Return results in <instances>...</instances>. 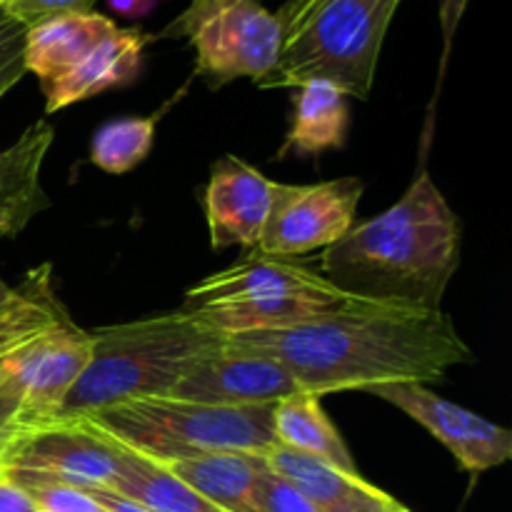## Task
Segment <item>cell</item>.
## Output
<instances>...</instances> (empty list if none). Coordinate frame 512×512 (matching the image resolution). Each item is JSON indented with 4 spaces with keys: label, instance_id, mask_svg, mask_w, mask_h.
<instances>
[{
    "label": "cell",
    "instance_id": "1",
    "mask_svg": "<svg viewBox=\"0 0 512 512\" xmlns=\"http://www.w3.org/2000/svg\"><path fill=\"white\" fill-rule=\"evenodd\" d=\"M230 338L278 358L303 393L320 398L393 383L428 385L445 378L455 365L475 360L443 308L373 300H360L295 328Z\"/></svg>",
    "mask_w": 512,
    "mask_h": 512
},
{
    "label": "cell",
    "instance_id": "2",
    "mask_svg": "<svg viewBox=\"0 0 512 512\" xmlns=\"http://www.w3.org/2000/svg\"><path fill=\"white\" fill-rule=\"evenodd\" d=\"M458 215L420 163L393 208L323 250L320 273L355 298L440 310L460 268Z\"/></svg>",
    "mask_w": 512,
    "mask_h": 512
},
{
    "label": "cell",
    "instance_id": "3",
    "mask_svg": "<svg viewBox=\"0 0 512 512\" xmlns=\"http://www.w3.org/2000/svg\"><path fill=\"white\" fill-rule=\"evenodd\" d=\"M88 368L60 405L53 423L90 410L140 398H165L205 355L223 348L228 335L193 310L150 315L130 323L88 330Z\"/></svg>",
    "mask_w": 512,
    "mask_h": 512
},
{
    "label": "cell",
    "instance_id": "4",
    "mask_svg": "<svg viewBox=\"0 0 512 512\" xmlns=\"http://www.w3.org/2000/svg\"><path fill=\"white\" fill-rule=\"evenodd\" d=\"M403 0H288L278 10L283 48L260 88L330 80L348 98L368 100L385 33Z\"/></svg>",
    "mask_w": 512,
    "mask_h": 512
},
{
    "label": "cell",
    "instance_id": "5",
    "mask_svg": "<svg viewBox=\"0 0 512 512\" xmlns=\"http://www.w3.org/2000/svg\"><path fill=\"white\" fill-rule=\"evenodd\" d=\"M98 438L155 463L223 450L265 453L275 445L273 405L230 408L180 398H140L90 410L75 420Z\"/></svg>",
    "mask_w": 512,
    "mask_h": 512
},
{
    "label": "cell",
    "instance_id": "6",
    "mask_svg": "<svg viewBox=\"0 0 512 512\" xmlns=\"http://www.w3.org/2000/svg\"><path fill=\"white\" fill-rule=\"evenodd\" d=\"M360 300L310 265L248 250L243 260L185 290L183 308L223 335H243L295 328Z\"/></svg>",
    "mask_w": 512,
    "mask_h": 512
},
{
    "label": "cell",
    "instance_id": "7",
    "mask_svg": "<svg viewBox=\"0 0 512 512\" xmlns=\"http://www.w3.org/2000/svg\"><path fill=\"white\" fill-rule=\"evenodd\" d=\"M160 35L188 40L195 75L208 88L240 78L260 83L273 73L283 48V25L263 0H190Z\"/></svg>",
    "mask_w": 512,
    "mask_h": 512
},
{
    "label": "cell",
    "instance_id": "8",
    "mask_svg": "<svg viewBox=\"0 0 512 512\" xmlns=\"http://www.w3.org/2000/svg\"><path fill=\"white\" fill-rule=\"evenodd\" d=\"M365 183L355 175L310 185L273 183L258 253L293 260L338 243L355 225Z\"/></svg>",
    "mask_w": 512,
    "mask_h": 512
},
{
    "label": "cell",
    "instance_id": "9",
    "mask_svg": "<svg viewBox=\"0 0 512 512\" xmlns=\"http://www.w3.org/2000/svg\"><path fill=\"white\" fill-rule=\"evenodd\" d=\"M295 393L303 390L278 358L228 335L223 348L205 355L183 375L170 398L253 408V405H275Z\"/></svg>",
    "mask_w": 512,
    "mask_h": 512
},
{
    "label": "cell",
    "instance_id": "10",
    "mask_svg": "<svg viewBox=\"0 0 512 512\" xmlns=\"http://www.w3.org/2000/svg\"><path fill=\"white\" fill-rule=\"evenodd\" d=\"M368 393L423 425L468 473L480 475L512 458V433L508 428L463 408V405L440 398L428 385L393 383L378 385Z\"/></svg>",
    "mask_w": 512,
    "mask_h": 512
},
{
    "label": "cell",
    "instance_id": "11",
    "mask_svg": "<svg viewBox=\"0 0 512 512\" xmlns=\"http://www.w3.org/2000/svg\"><path fill=\"white\" fill-rule=\"evenodd\" d=\"M90 353L88 330L78 328L70 315L10 350L5 365L40 423H53L60 405L88 368Z\"/></svg>",
    "mask_w": 512,
    "mask_h": 512
},
{
    "label": "cell",
    "instance_id": "12",
    "mask_svg": "<svg viewBox=\"0 0 512 512\" xmlns=\"http://www.w3.org/2000/svg\"><path fill=\"white\" fill-rule=\"evenodd\" d=\"M8 468L75 488L113 490L123 473V453L78 423H50L35 430Z\"/></svg>",
    "mask_w": 512,
    "mask_h": 512
},
{
    "label": "cell",
    "instance_id": "13",
    "mask_svg": "<svg viewBox=\"0 0 512 512\" xmlns=\"http://www.w3.org/2000/svg\"><path fill=\"white\" fill-rule=\"evenodd\" d=\"M273 205V180L238 155H223L210 168L203 193L210 245L255 250Z\"/></svg>",
    "mask_w": 512,
    "mask_h": 512
},
{
    "label": "cell",
    "instance_id": "14",
    "mask_svg": "<svg viewBox=\"0 0 512 512\" xmlns=\"http://www.w3.org/2000/svg\"><path fill=\"white\" fill-rule=\"evenodd\" d=\"M155 40L138 28H118L95 45L73 70L43 85L45 113L53 115L68 105L83 103L110 88L133 83L143 63L145 45Z\"/></svg>",
    "mask_w": 512,
    "mask_h": 512
},
{
    "label": "cell",
    "instance_id": "15",
    "mask_svg": "<svg viewBox=\"0 0 512 512\" xmlns=\"http://www.w3.org/2000/svg\"><path fill=\"white\" fill-rule=\"evenodd\" d=\"M53 138V125L38 120L13 145L0 150V238H15L35 215L50 208L40 173Z\"/></svg>",
    "mask_w": 512,
    "mask_h": 512
},
{
    "label": "cell",
    "instance_id": "16",
    "mask_svg": "<svg viewBox=\"0 0 512 512\" xmlns=\"http://www.w3.org/2000/svg\"><path fill=\"white\" fill-rule=\"evenodd\" d=\"M118 25L93 10L58 13L30 25L25 33V70L48 85L73 70Z\"/></svg>",
    "mask_w": 512,
    "mask_h": 512
},
{
    "label": "cell",
    "instance_id": "17",
    "mask_svg": "<svg viewBox=\"0 0 512 512\" xmlns=\"http://www.w3.org/2000/svg\"><path fill=\"white\" fill-rule=\"evenodd\" d=\"M263 458L275 475L288 480L320 512H355L385 493L360 473H345L325 460L295 453L283 445L265 450Z\"/></svg>",
    "mask_w": 512,
    "mask_h": 512
},
{
    "label": "cell",
    "instance_id": "18",
    "mask_svg": "<svg viewBox=\"0 0 512 512\" xmlns=\"http://www.w3.org/2000/svg\"><path fill=\"white\" fill-rule=\"evenodd\" d=\"M225 512H253V490L265 465L263 453L223 450L160 463Z\"/></svg>",
    "mask_w": 512,
    "mask_h": 512
},
{
    "label": "cell",
    "instance_id": "19",
    "mask_svg": "<svg viewBox=\"0 0 512 512\" xmlns=\"http://www.w3.org/2000/svg\"><path fill=\"white\" fill-rule=\"evenodd\" d=\"M295 90V115L278 158L288 153L320 155L323 150L343 148L350 128L348 95L323 78L305 80Z\"/></svg>",
    "mask_w": 512,
    "mask_h": 512
},
{
    "label": "cell",
    "instance_id": "20",
    "mask_svg": "<svg viewBox=\"0 0 512 512\" xmlns=\"http://www.w3.org/2000/svg\"><path fill=\"white\" fill-rule=\"evenodd\" d=\"M275 445L313 455L345 473H358L353 453L343 435L325 413L323 398L313 393H295L273 405Z\"/></svg>",
    "mask_w": 512,
    "mask_h": 512
},
{
    "label": "cell",
    "instance_id": "21",
    "mask_svg": "<svg viewBox=\"0 0 512 512\" xmlns=\"http://www.w3.org/2000/svg\"><path fill=\"white\" fill-rule=\"evenodd\" d=\"M120 453H123V473L115 483V493L145 505L150 512H225L203 498L198 490L175 478L165 465L123 448Z\"/></svg>",
    "mask_w": 512,
    "mask_h": 512
},
{
    "label": "cell",
    "instance_id": "22",
    "mask_svg": "<svg viewBox=\"0 0 512 512\" xmlns=\"http://www.w3.org/2000/svg\"><path fill=\"white\" fill-rule=\"evenodd\" d=\"M48 273L50 268L43 265L25 275L23 283L15 288V298L0 308V360L35 333L68 318L60 300L55 298Z\"/></svg>",
    "mask_w": 512,
    "mask_h": 512
},
{
    "label": "cell",
    "instance_id": "23",
    "mask_svg": "<svg viewBox=\"0 0 512 512\" xmlns=\"http://www.w3.org/2000/svg\"><path fill=\"white\" fill-rule=\"evenodd\" d=\"M155 118H115L100 125L90 138V163L113 175L138 168L155 143Z\"/></svg>",
    "mask_w": 512,
    "mask_h": 512
},
{
    "label": "cell",
    "instance_id": "24",
    "mask_svg": "<svg viewBox=\"0 0 512 512\" xmlns=\"http://www.w3.org/2000/svg\"><path fill=\"white\" fill-rule=\"evenodd\" d=\"M8 358V355H5ZM5 358L0 360V463L8 465L15 450L35 433L45 428L33 410L25 403V395L20 390L18 380L10 375Z\"/></svg>",
    "mask_w": 512,
    "mask_h": 512
},
{
    "label": "cell",
    "instance_id": "25",
    "mask_svg": "<svg viewBox=\"0 0 512 512\" xmlns=\"http://www.w3.org/2000/svg\"><path fill=\"white\" fill-rule=\"evenodd\" d=\"M10 475L18 480L20 485L30 490L35 503L40 505L43 512H108L103 505L95 500V495L85 488H75V485L58 483V480L38 478V475L20 473V470L8 468Z\"/></svg>",
    "mask_w": 512,
    "mask_h": 512
},
{
    "label": "cell",
    "instance_id": "26",
    "mask_svg": "<svg viewBox=\"0 0 512 512\" xmlns=\"http://www.w3.org/2000/svg\"><path fill=\"white\" fill-rule=\"evenodd\" d=\"M25 33H28V25L0 8V98L28 73L25 70Z\"/></svg>",
    "mask_w": 512,
    "mask_h": 512
},
{
    "label": "cell",
    "instance_id": "27",
    "mask_svg": "<svg viewBox=\"0 0 512 512\" xmlns=\"http://www.w3.org/2000/svg\"><path fill=\"white\" fill-rule=\"evenodd\" d=\"M268 465V463H265ZM253 512H320L288 480L265 468L253 490Z\"/></svg>",
    "mask_w": 512,
    "mask_h": 512
},
{
    "label": "cell",
    "instance_id": "28",
    "mask_svg": "<svg viewBox=\"0 0 512 512\" xmlns=\"http://www.w3.org/2000/svg\"><path fill=\"white\" fill-rule=\"evenodd\" d=\"M93 0H0V8L23 25H35L40 20L58 13H73V10H88Z\"/></svg>",
    "mask_w": 512,
    "mask_h": 512
},
{
    "label": "cell",
    "instance_id": "29",
    "mask_svg": "<svg viewBox=\"0 0 512 512\" xmlns=\"http://www.w3.org/2000/svg\"><path fill=\"white\" fill-rule=\"evenodd\" d=\"M0 512H43L30 490L10 475L8 465L0 468Z\"/></svg>",
    "mask_w": 512,
    "mask_h": 512
},
{
    "label": "cell",
    "instance_id": "30",
    "mask_svg": "<svg viewBox=\"0 0 512 512\" xmlns=\"http://www.w3.org/2000/svg\"><path fill=\"white\" fill-rule=\"evenodd\" d=\"M468 3H470V0H438V5H440V25H443V40H445L443 65H445V60H448L450 45H453L455 33H458L460 18H463V13H465V8H468Z\"/></svg>",
    "mask_w": 512,
    "mask_h": 512
},
{
    "label": "cell",
    "instance_id": "31",
    "mask_svg": "<svg viewBox=\"0 0 512 512\" xmlns=\"http://www.w3.org/2000/svg\"><path fill=\"white\" fill-rule=\"evenodd\" d=\"M90 493L95 495V500H98L100 505H103L108 512H150L145 505L135 503V500L125 498V495L115 493V490H108V488H93Z\"/></svg>",
    "mask_w": 512,
    "mask_h": 512
},
{
    "label": "cell",
    "instance_id": "32",
    "mask_svg": "<svg viewBox=\"0 0 512 512\" xmlns=\"http://www.w3.org/2000/svg\"><path fill=\"white\" fill-rule=\"evenodd\" d=\"M108 3L115 13L125 15V18H143L145 13H150L155 0H108Z\"/></svg>",
    "mask_w": 512,
    "mask_h": 512
},
{
    "label": "cell",
    "instance_id": "33",
    "mask_svg": "<svg viewBox=\"0 0 512 512\" xmlns=\"http://www.w3.org/2000/svg\"><path fill=\"white\" fill-rule=\"evenodd\" d=\"M355 512H410V510L405 508V505H400L393 495L383 493L380 498L370 500V503H365L363 508H358Z\"/></svg>",
    "mask_w": 512,
    "mask_h": 512
},
{
    "label": "cell",
    "instance_id": "34",
    "mask_svg": "<svg viewBox=\"0 0 512 512\" xmlns=\"http://www.w3.org/2000/svg\"><path fill=\"white\" fill-rule=\"evenodd\" d=\"M13 298H15V288H10V285L3 283V278H0V308H5Z\"/></svg>",
    "mask_w": 512,
    "mask_h": 512
},
{
    "label": "cell",
    "instance_id": "35",
    "mask_svg": "<svg viewBox=\"0 0 512 512\" xmlns=\"http://www.w3.org/2000/svg\"><path fill=\"white\" fill-rule=\"evenodd\" d=\"M0 468H5V463H0Z\"/></svg>",
    "mask_w": 512,
    "mask_h": 512
},
{
    "label": "cell",
    "instance_id": "36",
    "mask_svg": "<svg viewBox=\"0 0 512 512\" xmlns=\"http://www.w3.org/2000/svg\"><path fill=\"white\" fill-rule=\"evenodd\" d=\"M293 3H295V0H293Z\"/></svg>",
    "mask_w": 512,
    "mask_h": 512
}]
</instances>
